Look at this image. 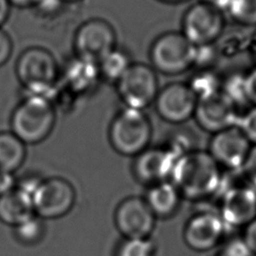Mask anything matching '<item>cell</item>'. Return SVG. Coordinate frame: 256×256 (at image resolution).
I'll return each mask as SVG.
<instances>
[{"label": "cell", "instance_id": "1", "mask_svg": "<svg viewBox=\"0 0 256 256\" xmlns=\"http://www.w3.org/2000/svg\"><path fill=\"white\" fill-rule=\"evenodd\" d=\"M223 175L208 151L194 149L180 156L170 181L180 194L191 200H202L219 192Z\"/></svg>", "mask_w": 256, "mask_h": 256}, {"label": "cell", "instance_id": "2", "mask_svg": "<svg viewBox=\"0 0 256 256\" xmlns=\"http://www.w3.org/2000/svg\"><path fill=\"white\" fill-rule=\"evenodd\" d=\"M15 71L25 94L52 100L60 83V66L48 49L28 47L19 55Z\"/></svg>", "mask_w": 256, "mask_h": 256}, {"label": "cell", "instance_id": "3", "mask_svg": "<svg viewBox=\"0 0 256 256\" xmlns=\"http://www.w3.org/2000/svg\"><path fill=\"white\" fill-rule=\"evenodd\" d=\"M56 114L49 99L25 94L12 112L11 131L26 145L39 144L53 131Z\"/></svg>", "mask_w": 256, "mask_h": 256}, {"label": "cell", "instance_id": "4", "mask_svg": "<svg viewBox=\"0 0 256 256\" xmlns=\"http://www.w3.org/2000/svg\"><path fill=\"white\" fill-rule=\"evenodd\" d=\"M153 126L144 110L123 107L113 117L109 127V141L119 154L136 157L151 143Z\"/></svg>", "mask_w": 256, "mask_h": 256}, {"label": "cell", "instance_id": "5", "mask_svg": "<svg viewBox=\"0 0 256 256\" xmlns=\"http://www.w3.org/2000/svg\"><path fill=\"white\" fill-rule=\"evenodd\" d=\"M195 45L181 31H168L159 35L149 51L151 66L156 72L178 75L193 67Z\"/></svg>", "mask_w": 256, "mask_h": 256}, {"label": "cell", "instance_id": "6", "mask_svg": "<svg viewBox=\"0 0 256 256\" xmlns=\"http://www.w3.org/2000/svg\"><path fill=\"white\" fill-rule=\"evenodd\" d=\"M159 90L157 72L150 64L142 62H133L116 83L124 106L144 111L154 104Z\"/></svg>", "mask_w": 256, "mask_h": 256}, {"label": "cell", "instance_id": "7", "mask_svg": "<svg viewBox=\"0 0 256 256\" xmlns=\"http://www.w3.org/2000/svg\"><path fill=\"white\" fill-rule=\"evenodd\" d=\"M76 191L65 178L54 176L40 181L32 194L34 213L41 219L60 218L73 208Z\"/></svg>", "mask_w": 256, "mask_h": 256}, {"label": "cell", "instance_id": "8", "mask_svg": "<svg viewBox=\"0 0 256 256\" xmlns=\"http://www.w3.org/2000/svg\"><path fill=\"white\" fill-rule=\"evenodd\" d=\"M116 31L107 20L91 18L84 21L74 34L75 55L97 62L113 50L116 45Z\"/></svg>", "mask_w": 256, "mask_h": 256}, {"label": "cell", "instance_id": "9", "mask_svg": "<svg viewBox=\"0 0 256 256\" xmlns=\"http://www.w3.org/2000/svg\"><path fill=\"white\" fill-rule=\"evenodd\" d=\"M223 28L221 10L203 1L191 5L182 18L181 32L195 46L212 44L221 36Z\"/></svg>", "mask_w": 256, "mask_h": 256}, {"label": "cell", "instance_id": "10", "mask_svg": "<svg viewBox=\"0 0 256 256\" xmlns=\"http://www.w3.org/2000/svg\"><path fill=\"white\" fill-rule=\"evenodd\" d=\"M197 101L186 82H171L160 88L154 106L162 120L179 125L194 117Z\"/></svg>", "mask_w": 256, "mask_h": 256}, {"label": "cell", "instance_id": "11", "mask_svg": "<svg viewBox=\"0 0 256 256\" xmlns=\"http://www.w3.org/2000/svg\"><path fill=\"white\" fill-rule=\"evenodd\" d=\"M115 226L125 239L149 238L156 216L145 198L131 196L119 203L114 214Z\"/></svg>", "mask_w": 256, "mask_h": 256}, {"label": "cell", "instance_id": "12", "mask_svg": "<svg viewBox=\"0 0 256 256\" xmlns=\"http://www.w3.org/2000/svg\"><path fill=\"white\" fill-rule=\"evenodd\" d=\"M219 216L226 227H245L256 218V190L247 182L220 189Z\"/></svg>", "mask_w": 256, "mask_h": 256}, {"label": "cell", "instance_id": "13", "mask_svg": "<svg viewBox=\"0 0 256 256\" xmlns=\"http://www.w3.org/2000/svg\"><path fill=\"white\" fill-rule=\"evenodd\" d=\"M251 143L235 125L214 133L209 143V153L221 167L240 170L251 149Z\"/></svg>", "mask_w": 256, "mask_h": 256}, {"label": "cell", "instance_id": "14", "mask_svg": "<svg viewBox=\"0 0 256 256\" xmlns=\"http://www.w3.org/2000/svg\"><path fill=\"white\" fill-rule=\"evenodd\" d=\"M226 232V225L217 213L200 212L186 223L183 238L186 245L198 252L209 251L217 247Z\"/></svg>", "mask_w": 256, "mask_h": 256}, {"label": "cell", "instance_id": "15", "mask_svg": "<svg viewBox=\"0 0 256 256\" xmlns=\"http://www.w3.org/2000/svg\"><path fill=\"white\" fill-rule=\"evenodd\" d=\"M194 118L202 129L213 134L235 126L238 121L236 105L221 90L197 101Z\"/></svg>", "mask_w": 256, "mask_h": 256}, {"label": "cell", "instance_id": "16", "mask_svg": "<svg viewBox=\"0 0 256 256\" xmlns=\"http://www.w3.org/2000/svg\"><path fill=\"white\" fill-rule=\"evenodd\" d=\"M102 80L98 63L76 56L60 67V84L75 97L90 95Z\"/></svg>", "mask_w": 256, "mask_h": 256}, {"label": "cell", "instance_id": "17", "mask_svg": "<svg viewBox=\"0 0 256 256\" xmlns=\"http://www.w3.org/2000/svg\"><path fill=\"white\" fill-rule=\"evenodd\" d=\"M178 157L165 145L149 146L136 156L134 173L143 183L154 185L169 180Z\"/></svg>", "mask_w": 256, "mask_h": 256}, {"label": "cell", "instance_id": "18", "mask_svg": "<svg viewBox=\"0 0 256 256\" xmlns=\"http://www.w3.org/2000/svg\"><path fill=\"white\" fill-rule=\"evenodd\" d=\"M35 216L32 195L18 187L0 195V220L11 226Z\"/></svg>", "mask_w": 256, "mask_h": 256}, {"label": "cell", "instance_id": "19", "mask_svg": "<svg viewBox=\"0 0 256 256\" xmlns=\"http://www.w3.org/2000/svg\"><path fill=\"white\" fill-rule=\"evenodd\" d=\"M181 197L177 187L167 180L151 185L145 200L156 217L168 218L178 210Z\"/></svg>", "mask_w": 256, "mask_h": 256}, {"label": "cell", "instance_id": "20", "mask_svg": "<svg viewBox=\"0 0 256 256\" xmlns=\"http://www.w3.org/2000/svg\"><path fill=\"white\" fill-rule=\"evenodd\" d=\"M26 158V144L12 131L0 132V171L12 174Z\"/></svg>", "mask_w": 256, "mask_h": 256}, {"label": "cell", "instance_id": "21", "mask_svg": "<svg viewBox=\"0 0 256 256\" xmlns=\"http://www.w3.org/2000/svg\"><path fill=\"white\" fill-rule=\"evenodd\" d=\"M133 61L126 50L115 47L98 61V67L102 80L116 84L129 69Z\"/></svg>", "mask_w": 256, "mask_h": 256}, {"label": "cell", "instance_id": "22", "mask_svg": "<svg viewBox=\"0 0 256 256\" xmlns=\"http://www.w3.org/2000/svg\"><path fill=\"white\" fill-rule=\"evenodd\" d=\"M197 100L221 90V84L216 74L209 69H198L186 82Z\"/></svg>", "mask_w": 256, "mask_h": 256}, {"label": "cell", "instance_id": "23", "mask_svg": "<svg viewBox=\"0 0 256 256\" xmlns=\"http://www.w3.org/2000/svg\"><path fill=\"white\" fill-rule=\"evenodd\" d=\"M227 10L237 23L256 25V0H231Z\"/></svg>", "mask_w": 256, "mask_h": 256}, {"label": "cell", "instance_id": "24", "mask_svg": "<svg viewBox=\"0 0 256 256\" xmlns=\"http://www.w3.org/2000/svg\"><path fill=\"white\" fill-rule=\"evenodd\" d=\"M44 228L41 218L36 215L15 227V234L20 242L31 245L37 243L43 236Z\"/></svg>", "mask_w": 256, "mask_h": 256}, {"label": "cell", "instance_id": "25", "mask_svg": "<svg viewBox=\"0 0 256 256\" xmlns=\"http://www.w3.org/2000/svg\"><path fill=\"white\" fill-rule=\"evenodd\" d=\"M154 243L149 238L125 239L119 246L116 256H154Z\"/></svg>", "mask_w": 256, "mask_h": 256}, {"label": "cell", "instance_id": "26", "mask_svg": "<svg viewBox=\"0 0 256 256\" xmlns=\"http://www.w3.org/2000/svg\"><path fill=\"white\" fill-rule=\"evenodd\" d=\"M221 91L237 106L239 104L247 103L246 92H245V76L242 75H233L228 78L223 86Z\"/></svg>", "mask_w": 256, "mask_h": 256}, {"label": "cell", "instance_id": "27", "mask_svg": "<svg viewBox=\"0 0 256 256\" xmlns=\"http://www.w3.org/2000/svg\"><path fill=\"white\" fill-rule=\"evenodd\" d=\"M237 126L244 133L250 143L256 145V106H253L247 113L238 119Z\"/></svg>", "mask_w": 256, "mask_h": 256}, {"label": "cell", "instance_id": "28", "mask_svg": "<svg viewBox=\"0 0 256 256\" xmlns=\"http://www.w3.org/2000/svg\"><path fill=\"white\" fill-rule=\"evenodd\" d=\"M241 173L246 182L256 190V145H253L244 162Z\"/></svg>", "mask_w": 256, "mask_h": 256}, {"label": "cell", "instance_id": "29", "mask_svg": "<svg viewBox=\"0 0 256 256\" xmlns=\"http://www.w3.org/2000/svg\"><path fill=\"white\" fill-rule=\"evenodd\" d=\"M13 51V43L6 31L0 27V66L4 65Z\"/></svg>", "mask_w": 256, "mask_h": 256}, {"label": "cell", "instance_id": "30", "mask_svg": "<svg viewBox=\"0 0 256 256\" xmlns=\"http://www.w3.org/2000/svg\"><path fill=\"white\" fill-rule=\"evenodd\" d=\"M242 241L251 254L256 255V218L244 227Z\"/></svg>", "mask_w": 256, "mask_h": 256}, {"label": "cell", "instance_id": "31", "mask_svg": "<svg viewBox=\"0 0 256 256\" xmlns=\"http://www.w3.org/2000/svg\"><path fill=\"white\" fill-rule=\"evenodd\" d=\"M245 92L247 102L256 106V68L245 75Z\"/></svg>", "mask_w": 256, "mask_h": 256}, {"label": "cell", "instance_id": "32", "mask_svg": "<svg viewBox=\"0 0 256 256\" xmlns=\"http://www.w3.org/2000/svg\"><path fill=\"white\" fill-rule=\"evenodd\" d=\"M12 174L0 171V195L12 190L13 188Z\"/></svg>", "mask_w": 256, "mask_h": 256}, {"label": "cell", "instance_id": "33", "mask_svg": "<svg viewBox=\"0 0 256 256\" xmlns=\"http://www.w3.org/2000/svg\"><path fill=\"white\" fill-rule=\"evenodd\" d=\"M10 2L9 0H0V27L7 20L10 13Z\"/></svg>", "mask_w": 256, "mask_h": 256}, {"label": "cell", "instance_id": "34", "mask_svg": "<svg viewBox=\"0 0 256 256\" xmlns=\"http://www.w3.org/2000/svg\"><path fill=\"white\" fill-rule=\"evenodd\" d=\"M41 0H9L10 4L19 8H34Z\"/></svg>", "mask_w": 256, "mask_h": 256}, {"label": "cell", "instance_id": "35", "mask_svg": "<svg viewBox=\"0 0 256 256\" xmlns=\"http://www.w3.org/2000/svg\"><path fill=\"white\" fill-rule=\"evenodd\" d=\"M203 2L213 6L214 8H217L219 10H225L228 8L231 0H202Z\"/></svg>", "mask_w": 256, "mask_h": 256}, {"label": "cell", "instance_id": "36", "mask_svg": "<svg viewBox=\"0 0 256 256\" xmlns=\"http://www.w3.org/2000/svg\"><path fill=\"white\" fill-rule=\"evenodd\" d=\"M252 50H253L254 56L256 57V33H255V35L253 36V39H252Z\"/></svg>", "mask_w": 256, "mask_h": 256}, {"label": "cell", "instance_id": "37", "mask_svg": "<svg viewBox=\"0 0 256 256\" xmlns=\"http://www.w3.org/2000/svg\"><path fill=\"white\" fill-rule=\"evenodd\" d=\"M163 2H167V3H179V2H183L186 0H161Z\"/></svg>", "mask_w": 256, "mask_h": 256}, {"label": "cell", "instance_id": "38", "mask_svg": "<svg viewBox=\"0 0 256 256\" xmlns=\"http://www.w3.org/2000/svg\"><path fill=\"white\" fill-rule=\"evenodd\" d=\"M62 3H72V2H78V1H80V0H60Z\"/></svg>", "mask_w": 256, "mask_h": 256}]
</instances>
